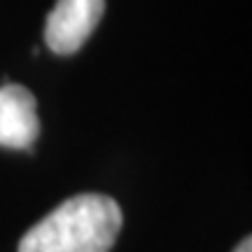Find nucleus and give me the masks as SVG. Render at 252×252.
Segmentation results:
<instances>
[{
    "instance_id": "1",
    "label": "nucleus",
    "mask_w": 252,
    "mask_h": 252,
    "mask_svg": "<svg viewBox=\"0 0 252 252\" xmlns=\"http://www.w3.org/2000/svg\"><path fill=\"white\" fill-rule=\"evenodd\" d=\"M122 229V208L105 194H77L40 220L19 252H110Z\"/></svg>"
},
{
    "instance_id": "2",
    "label": "nucleus",
    "mask_w": 252,
    "mask_h": 252,
    "mask_svg": "<svg viewBox=\"0 0 252 252\" xmlns=\"http://www.w3.org/2000/svg\"><path fill=\"white\" fill-rule=\"evenodd\" d=\"M105 12V0H56L45 24L47 47L61 56L80 52Z\"/></svg>"
},
{
    "instance_id": "3",
    "label": "nucleus",
    "mask_w": 252,
    "mask_h": 252,
    "mask_svg": "<svg viewBox=\"0 0 252 252\" xmlns=\"http://www.w3.org/2000/svg\"><path fill=\"white\" fill-rule=\"evenodd\" d=\"M40 135L35 96L21 84L0 87V147L31 150Z\"/></svg>"
},
{
    "instance_id": "4",
    "label": "nucleus",
    "mask_w": 252,
    "mask_h": 252,
    "mask_svg": "<svg viewBox=\"0 0 252 252\" xmlns=\"http://www.w3.org/2000/svg\"><path fill=\"white\" fill-rule=\"evenodd\" d=\"M234 252H252V241L250 238H245V241H241V243L236 245Z\"/></svg>"
}]
</instances>
